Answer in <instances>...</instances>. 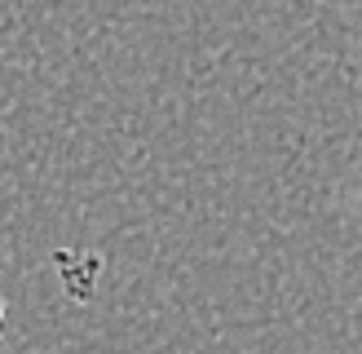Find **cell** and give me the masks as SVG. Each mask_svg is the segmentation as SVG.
Returning a JSON list of instances; mask_svg holds the SVG:
<instances>
[{
  "label": "cell",
  "instance_id": "6da1fadb",
  "mask_svg": "<svg viewBox=\"0 0 362 354\" xmlns=\"http://www.w3.org/2000/svg\"><path fill=\"white\" fill-rule=\"evenodd\" d=\"M0 336H5V301H0Z\"/></svg>",
  "mask_w": 362,
  "mask_h": 354
}]
</instances>
